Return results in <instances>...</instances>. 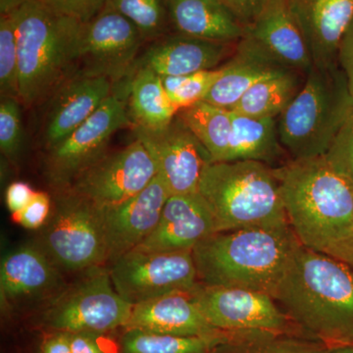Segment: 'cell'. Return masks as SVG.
Segmentation results:
<instances>
[{
  "label": "cell",
  "mask_w": 353,
  "mask_h": 353,
  "mask_svg": "<svg viewBox=\"0 0 353 353\" xmlns=\"http://www.w3.org/2000/svg\"><path fill=\"white\" fill-rule=\"evenodd\" d=\"M39 246L65 270L101 266L108 261L101 209L72 190L58 192Z\"/></svg>",
  "instance_id": "7"
},
{
  "label": "cell",
  "mask_w": 353,
  "mask_h": 353,
  "mask_svg": "<svg viewBox=\"0 0 353 353\" xmlns=\"http://www.w3.org/2000/svg\"><path fill=\"white\" fill-rule=\"evenodd\" d=\"M232 43L190 38L168 37L157 41L137 60L136 66L152 70L160 77L187 76L217 69L232 53Z\"/></svg>",
  "instance_id": "20"
},
{
  "label": "cell",
  "mask_w": 353,
  "mask_h": 353,
  "mask_svg": "<svg viewBox=\"0 0 353 353\" xmlns=\"http://www.w3.org/2000/svg\"><path fill=\"white\" fill-rule=\"evenodd\" d=\"M157 169L138 139L115 152H106L85 169L68 190L101 209L132 199L152 182Z\"/></svg>",
  "instance_id": "13"
},
{
  "label": "cell",
  "mask_w": 353,
  "mask_h": 353,
  "mask_svg": "<svg viewBox=\"0 0 353 353\" xmlns=\"http://www.w3.org/2000/svg\"><path fill=\"white\" fill-rule=\"evenodd\" d=\"M245 37L285 68L306 75L313 67L289 0H265L259 15L246 27Z\"/></svg>",
  "instance_id": "18"
},
{
  "label": "cell",
  "mask_w": 353,
  "mask_h": 353,
  "mask_svg": "<svg viewBox=\"0 0 353 353\" xmlns=\"http://www.w3.org/2000/svg\"><path fill=\"white\" fill-rule=\"evenodd\" d=\"M108 79L74 74L50 97L44 126V145L48 150L83 125L113 94Z\"/></svg>",
  "instance_id": "17"
},
{
  "label": "cell",
  "mask_w": 353,
  "mask_h": 353,
  "mask_svg": "<svg viewBox=\"0 0 353 353\" xmlns=\"http://www.w3.org/2000/svg\"><path fill=\"white\" fill-rule=\"evenodd\" d=\"M0 94L19 101L17 26L13 11L0 14Z\"/></svg>",
  "instance_id": "32"
},
{
  "label": "cell",
  "mask_w": 353,
  "mask_h": 353,
  "mask_svg": "<svg viewBox=\"0 0 353 353\" xmlns=\"http://www.w3.org/2000/svg\"><path fill=\"white\" fill-rule=\"evenodd\" d=\"M304 82V81H303ZM299 72L288 70L255 83L232 110L256 118H279L303 88Z\"/></svg>",
  "instance_id": "27"
},
{
  "label": "cell",
  "mask_w": 353,
  "mask_h": 353,
  "mask_svg": "<svg viewBox=\"0 0 353 353\" xmlns=\"http://www.w3.org/2000/svg\"><path fill=\"white\" fill-rule=\"evenodd\" d=\"M217 233L214 217L199 192L171 194L157 226L134 250L152 252H192Z\"/></svg>",
  "instance_id": "16"
},
{
  "label": "cell",
  "mask_w": 353,
  "mask_h": 353,
  "mask_svg": "<svg viewBox=\"0 0 353 353\" xmlns=\"http://www.w3.org/2000/svg\"><path fill=\"white\" fill-rule=\"evenodd\" d=\"M301 245L290 225L250 228L212 234L192 250V256L201 285L274 296Z\"/></svg>",
  "instance_id": "2"
},
{
  "label": "cell",
  "mask_w": 353,
  "mask_h": 353,
  "mask_svg": "<svg viewBox=\"0 0 353 353\" xmlns=\"http://www.w3.org/2000/svg\"><path fill=\"white\" fill-rule=\"evenodd\" d=\"M321 341L282 332L254 331L230 333L215 353H331Z\"/></svg>",
  "instance_id": "29"
},
{
  "label": "cell",
  "mask_w": 353,
  "mask_h": 353,
  "mask_svg": "<svg viewBox=\"0 0 353 353\" xmlns=\"http://www.w3.org/2000/svg\"><path fill=\"white\" fill-rule=\"evenodd\" d=\"M30 0H0V14L11 12Z\"/></svg>",
  "instance_id": "44"
},
{
  "label": "cell",
  "mask_w": 353,
  "mask_h": 353,
  "mask_svg": "<svg viewBox=\"0 0 353 353\" xmlns=\"http://www.w3.org/2000/svg\"><path fill=\"white\" fill-rule=\"evenodd\" d=\"M273 297L308 338L353 345V270L341 260L301 245Z\"/></svg>",
  "instance_id": "1"
},
{
  "label": "cell",
  "mask_w": 353,
  "mask_h": 353,
  "mask_svg": "<svg viewBox=\"0 0 353 353\" xmlns=\"http://www.w3.org/2000/svg\"><path fill=\"white\" fill-rule=\"evenodd\" d=\"M109 273L114 289L132 305L169 294H190L201 285L192 252L134 250L113 262Z\"/></svg>",
  "instance_id": "9"
},
{
  "label": "cell",
  "mask_w": 353,
  "mask_h": 353,
  "mask_svg": "<svg viewBox=\"0 0 353 353\" xmlns=\"http://www.w3.org/2000/svg\"><path fill=\"white\" fill-rule=\"evenodd\" d=\"M190 297L209 324L221 332L268 331L305 336L274 297L265 292L201 284Z\"/></svg>",
  "instance_id": "12"
},
{
  "label": "cell",
  "mask_w": 353,
  "mask_h": 353,
  "mask_svg": "<svg viewBox=\"0 0 353 353\" xmlns=\"http://www.w3.org/2000/svg\"><path fill=\"white\" fill-rule=\"evenodd\" d=\"M132 307L114 289L109 271L99 269L50 304L46 323L55 332L106 333L125 328Z\"/></svg>",
  "instance_id": "10"
},
{
  "label": "cell",
  "mask_w": 353,
  "mask_h": 353,
  "mask_svg": "<svg viewBox=\"0 0 353 353\" xmlns=\"http://www.w3.org/2000/svg\"><path fill=\"white\" fill-rule=\"evenodd\" d=\"M68 334L72 353H105L95 340L94 334Z\"/></svg>",
  "instance_id": "41"
},
{
  "label": "cell",
  "mask_w": 353,
  "mask_h": 353,
  "mask_svg": "<svg viewBox=\"0 0 353 353\" xmlns=\"http://www.w3.org/2000/svg\"><path fill=\"white\" fill-rule=\"evenodd\" d=\"M20 101L1 97L0 102V150L10 161L17 159L24 141Z\"/></svg>",
  "instance_id": "34"
},
{
  "label": "cell",
  "mask_w": 353,
  "mask_h": 353,
  "mask_svg": "<svg viewBox=\"0 0 353 353\" xmlns=\"http://www.w3.org/2000/svg\"><path fill=\"white\" fill-rule=\"evenodd\" d=\"M230 333L205 336H179L129 330L122 339L124 353H215Z\"/></svg>",
  "instance_id": "30"
},
{
  "label": "cell",
  "mask_w": 353,
  "mask_h": 353,
  "mask_svg": "<svg viewBox=\"0 0 353 353\" xmlns=\"http://www.w3.org/2000/svg\"><path fill=\"white\" fill-rule=\"evenodd\" d=\"M34 192L29 183L14 182L8 185L6 192L7 208L13 215L17 214L28 205L34 197Z\"/></svg>",
  "instance_id": "39"
},
{
  "label": "cell",
  "mask_w": 353,
  "mask_h": 353,
  "mask_svg": "<svg viewBox=\"0 0 353 353\" xmlns=\"http://www.w3.org/2000/svg\"><path fill=\"white\" fill-rule=\"evenodd\" d=\"M313 66L338 63L343 34L353 20V0H289Z\"/></svg>",
  "instance_id": "19"
},
{
  "label": "cell",
  "mask_w": 353,
  "mask_h": 353,
  "mask_svg": "<svg viewBox=\"0 0 353 353\" xmlns=\"http://www.w3.org/2000/svg\"><path fill=\"white\" fill-rule=\"evenodd\" d=\"M331 353H353V345L334 348V350H332Z\"/></svg>",
  "instance_id": "45"
},
{
  "label": "cell",
  "mask_w": 353,
  "mask_h": 353,
  "mask_svg": "<svg viewBox=\"0 0 353 353\" xmlns=\"http://www.w3.org/2000/svg\"><path fill=\"white\" fill-rule=\"evenodd\" d=\"M221 73L220 68L187 76L161 77L165 90L178 110L203 101Z\"/></svg>",
  "instance_id": "33"
},
{
  "label": "cell",
  "mask_w": 353,
  "mask_h": 353,
  "mask_svg": "<svg viewBox=\"0 0 353 353\" xmlns=\"http://www.w3.org/2000/svg\"><path fill=\"white\" fill-rule=\"evenodd\" d=\"M17 26L19 101L27 108L50 99L73 76L80 21L51 11L39 0L13 10Z\"/></svg>",
  "instance_id": "4"
},
{
  "label": "cell",
  "mask_w": 353,
  "mask_h": 353,
  "mask_svg": "<svg viewBox=\"0 0 353 353\" xmlns=\"http://www.w3.org/2000/svg\"><path fill=\"white\" fill-rule=\"evenodd\" d=\"M125 83L129 101L128 112L134 127L162 129L175 119L178 108L167 94L161 77L152 70L137 67Z\"/></svg>",
  "instance_id": "25"
},
{
  "label": "cell",
  "mask_w": 353,
  "mask_h": 353,
  "mask_svg": "<svg viewBox=\"0 0 353 353\" xmlns=\"http://www.w3.org/2000/svg\"><path fill=\"white\" fill-rule=\"evenodd\" d=\"M178 117L208 150L212 162H227L232 134L231 110L201 101L179 111Z\"/></svg>",
  "instance_id": "28"
},
{
  "label": "cell",
  "mask_w": 353,
  "mask_h": 353,
  "mask_svg": "<svg viewBox=\"0 0 353 353\" xmlns=\"http://www.w3.org/2000/svg\"><path fill=\"white\" fill-rule=\"evenodd\" d=\"M324 157L334 170L353 183V109Z\"/></svg>",
  "instance_id": "35"
},
{
  "label": "cell",
  "mask_w": 353,
  "mask_h": 353,
  "mask_svg": "<svg viewBox=\"0 0 353 353\" xmlns=\"http://www.w3.org/2000/svg\"><path fill=\"white\" fill-rule=\"evenodd\" d=\"M145 39L122 14L103 9L92 20L82 23L77 44L74 74L108 79L117 85L134 72Z\"/></svg>",
  "instance_id": "11"
},
{
  "label": "cell",
  "mask_w": 353,
  "mask_h": 353,
  "mask_svg": "<svg viewBox=\"0 0 353 353\" xmlns=\"http://www.w3.org/2000/svg\"><path fill=\"white\" fill-rule=\"evenodd\" d=\"M232 134L228 161L253 160L272 165L282 154L276 118H256L231 110Z\"/></svg>",
  "instance_id": "26"
},
{
  "label": "cell",
  "mask_w": 353,
  "mask_h": 353,
  "mask_svg": "<svg viewBox=\"0 0 353 353\" xmlns=\"http://www.w3.org/2000/svg\"><path fill=\"white\" fill-rule=\"evenodd\" d=\"M324 252L345 262L353 270V231Z\"/></svg>",
  "instance_id": "42"
},
{
  "label": "cell",
  "mask_w": 353,
  "mask_h": 353,
  "mask_svg": "<svg viewBox=\"0 0 353 353\" xmlns=\"http://www.w3.org/2000/svg\"><path fill=\"white\" fill-rule=\"evenodd\" d=\"M53 12L85 23L105 8L109 0H39Z\"/></svg>",
  "instance_id": "36"
},
{
  "label": "cell",
  "mask_w": 353,
  "mask_h": 353,
  "mask_svg": "<svg viewBox=\"0 0 353 353\" xmlns=\"http://www.w3.org/2000/svg\"><path fill=\"white\" fill-rule=\"evenodd\" d=\"M220 70L219 77L203 101L232 110L255 83L290 69L245 36L239 41L233 57Z\"/></svg>",
  "instance_id": "23"
},
{
  "label": "cell",
  "mask_w": 353,
  "mask_h": 353,
  "mask_svg": "<svg viewBox=\"0 0 353 353\" xmlns=\"http://www.w3.org/2000/svg\"><path fill=\"white\" fill-rule=\"evenodd\" d=\"M170 196L161 176L157 175L137 196L101 209L108 261L113 263L132 252L152 233Z\"/></svg>",
  "instance_id": "15"
},
{
  "label": "cell",
  "mask_w": 353,
  "mask_h": 353,
  "mask_svg": "<svg viewBox=\"0 0 353 353\" xmlns=\"http://www.w3.org/2000/svg\"><path fill=\"white\" fill-rule=\"evenodd\" d=\"M248 27L259 15L265 0H221Z\"/></svg>",
  "instance_id": "40"
},
{
  "label": "cell",
  "mask_w": 353,
  "mask_h": 353,
  "mask_svg": "<svg viewBox=\"0 0 353 353\" xmlns=\"http://www.w3.org/2000/svg\"><path fill=\"white\" fill-rule=\"evenodd\" d=\"M105 8L131 21L145 41L161 38L170 20L167 0H109Z\"/></svg>",
  "instance_id": "31"
},
{
  "label": "cell",
  "mask_w": 353,
  "mask_h": 353,
  "mask_svg": "<svg viewBox=\"0 0 353 353\" xmlns=\"http://www.w3.org/2000/svg\"><path fill=\"white\" fill-rule=\"evenodd\" d=\"M167 6L183 36L226 43L245 38L246 26L221 0H167Z\"/></svg>",
  "instance_id": "24"
},
{
  "label": "cell",
  "mask_w": 353,
  "mask_h": 353,
  "mask_svg": "<svg viewBox=\"0 0 353 353\" xmlns=\"http://www.w3.org/2000/svg\"><path fill=\"white\" fill-rule=\"evenodd\" d=\"M338 64L347 78L348 88L353 97V20L339 46Z\"/></svg>",
  "instance_id": "38"
},
{
  "label": "cell",
  "mask_w": 353,
  "mask_h": 353,
  "mask_svg": "<svg viewBox=\"0 0 353 353\" xmlns=\"http://www.w3.org/2000/svg\"><path fill=\"white\" fill-rule=\"evenodd\" d=\"M127 99L126 90H115L83 125L48 150L46 178L57 192L68 190L77 176L108 152L116 132L134 127Z\"/></svg>",
  "instance_id": "8"
},
{
  "label": "cell",
  "mask_w": 353,
  "mask_h": 353,
  "mask_svg": "<svg viewBox=\"0 0 353 353\" xmlns=\"http://www.w3.org/2000/svg\"><path fill=\"white\" fill-rule=\"evenodd\" d=\"M57 264L41 246L23 245L7 253L0 269L2 306L50 294L60 285Z\"/></svg>",
  "instance_id": "21"
},
{
  "label": "cell",
  "mask_w": 353,
  "mask_h": 353,
  "mask_svg": "<svg viewBox=\"0 0 353 353\" xmlns=\"http://www.w3.org/2000/svg\"><path fill=\"white\" fill-rule=\"evenodd\" d=\"M124 329L179 336L225 333L209 324L189 294H169L136 304Z\"/></svg>",
  "instance_id": "22"
},
{
  "label": "cell",
  "mask_w": 353,
  "mask_h": 353,
  "mask_svg": "<svg viewBox=\"0 0 353 353\" xmlns=\"http://www.w3.org/2000/svg\"><path fill=\"white\" fill-rule=\"evenodd\" d=\"M132 129L136 139L150 153L157 166V175L161 176L171 194L199 192L202 171L212 160L178 115L162 129Z\"/></svg>",
  "instance_id": "14"
},
{
  "label": "cell",
  "mask_w": 353,
  "mask_h": 353,
  "mask_svg": "<svg viewBox=\"0 0 353 353\" xmlns=\"http://www.w3.org/2000/svg\"><path fill=\"white\" fill-rule=\"evenodd\" d=\"M352 109L353 97L339 64L313 66L279 116L281 145L292 160L325 157Z\"/></svg>",
  "instance_id": "6"
},
{
  "label": "cell",
  "mask_w": 353,
  "mask_h": 353,
  "mask_svg": "<svg viewBox=\"0 0 353 353\" xmlns=\"http://www.w3.org/2000/svg\"><path fill=\"white\" fill-rule=\"evenodd\" d=\"M199 192L217 233L289 225L275 171L263 162H211L202 171Z\"/></svg>",
  "instance_id": "5"
},
{
  "label": "cell",
  "mask_w": 353,
  "mask_h": 353,
  "mask_svg": "<svg viewBox=\"0 0 353 353\" xmlns=\"http://www.w3.org/2000/svg\"><path fill=\"white\" fill-rule=\"evenodd\" d=\"M51 214L50 194L44 192H36L32 201L22 211L13 215L21 226L29 230L43 227Z\"/></svg>",
  "instance_id": "37"
},
{
  "label": "cell",
  "mask_w": 353,
  "mask_h": 353,
  "mask_svg": "<svg viewBox=\"0 0 353 353\" xmlns=\"http://www.w3.org/2000/svg\"><path fill=\"white\" fill-rule=\"evenodd\" d=\"M288 222L301 245L327 250L353 231V183L325 157L290 160L274 168Z\"/></svg>",
  "instance_id": "3"
},
{
  "label": "cell",
  "mask_w": 353,
  "mask_h": 353,
  "mask_svg": "<svg viewBox=\"0 0 353 353\" xmlns=\"http://www.w3.org/2000/svg\"><path fill=\"white\" fill-rule=\"evenodd\" d=\"M41 353H72L69 334L64 332L46 336L41 345Z\"/></svg>",
  "instance_id": "43"
}]
</instances>
